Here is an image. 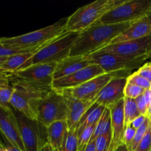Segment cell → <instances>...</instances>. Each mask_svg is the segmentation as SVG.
<instances>
[{
    "instance_id": "obj_1",
    "label": "cell",
    "mask_w": 151,
    "mask_h": 151,
    "mask_svg": "<svg viewBox=\"0 0 151 151\" xmlns=\"http://www.w3.org/2000/svg\"><path fill=\"white\" fill-rule=\"evenodd\" d=\"M131 22L101 24L95 23L79 33L69 56H87L109 45L112 40L128 29Z\"/></svg>"
},
{
    "instance_id": "obj_2",
    "label": "cell",
    "mask_w": 151,
    "mask_h": 151,
    "mask_svg": "<svg viewBox=\"0 0 151 151\" xmlns=\"http://www.w3.org/2000/svg\"><path fill=\"white\" fill-rule=\"evenodd\" d=\"M11 84L13 87L11 107L29 119L36 120L38 104L53 91L52 85L20 81H12Z\"/></svg>"
},
{
    "instance_id": "obj_3",
    "label": "cell",
    "mask_w": 151,
    "mask_h": 151,
    "mask_svg": "<svg viewBox=\"0 0 151 151\" xmlns=\"http://www.w3.org/2000/svg\"><path fill=\"white\" fill-rule=\"evenodd\" d=\"M125 0H97L78 8L67 18L66 31L81 32L97 23L106 13Z\"/></svg>"
},
{
    "instance_id": "obj_4",
    "label": "cell",
    "mask_w": 151,
    "mask_h": 151,
    "mask_svg": "<svg viewBox=\"0 0 151 151\" xmlns=\"http://www.w3.org/2000/svg\"><path fill=\"white\" fill-rule=\"evenodd\" d=\"M67 18H63L48 27L11 38H0V44L16 49L40 47L66 32Z\"/></svg>"
},
{
    "instance_id": "obj_5",
    "label": "cell",
    "mask_w": 151,
    "mask_h": 151,
    "mask_svg": "<svg viewBox=\"0 0 151 151\" xmlns=\"http://www.w3.org/2000/svg\"><path fill=\"white\" fill-rule=\"evenodd\" d=\"M79 33L78 32H66L48 42L37 51L19 70L38 63H58L68 57Z\"/></svg>"
},
{
    "instance_id": "obj_6",
    "label": "cell",
    "mask_w": 151,
    "mask_h": 151,
    "mask_svg": "<svg viewBox=\"0 0 151 151\" xmlns=\"http://www.w3.org/2000/svg\"><path fill=\"white\" fill-rule=\"evenodd\" d=\"M90 64L100 66L106 73H113L115 78H127L134 69H138L149 59L147 57L131 58L107 52H94L86 56Z\"/></svg>"
},
{
    "instance_id": "obj_7",
    "label": "cell",
    "mask_w": 151,
    "mask_h": 151,
    "mask_svg": "<svg viewBox=\"0 0 151 151\" xmlns=\"http://www.w3.org/2000/svg\"><path fill=\"white\" fill-rule=\"evenodd\" d=\"M151 10V0H125L108 12L97 23L101 24L132 22L147 16Z\"/></svg>"
},
{
    "instance_id": "obj_8",
    "label": "cell",
    "mask_w": 151,
    "mask_h": 151,
    "mask_svg": "<svg viewBox=\"0 0 151 151\" xmlns=\"http://www.w3.org/2000/svg\"><path fill=\"white\" fill-rule=\"evenodd\" d=\"M13 114L26 151H38L42 146L48 143L45 126L37 120L29 119L14 109Z\"/></svg>"
},
{
    "instance_id": "obj_9",
    "label": "cell",
    "mask_w": 151,
    "mask_h": 151,
    "mask_svg": "<svg viewBox=\"0 0 151 151\" xmlns=\"http://www.w3.org/2000/svg\"><path fill=\"white\" fill-rule=\"evenodd\" d=\"M67 112V100L53 89L47 97L40 101L36 120L47 128L53 122L66 120Z\"/></svg>"
},
{
    "instance_id": "obj_10",
    "label": "cell",
    "mask_w": 151,
    "mask_h": 151,
    "mask_svg": "<svg viewBox=\"0 0 151 151\" xmlns=\"http://www.w3.org/2000/svg\"><path fill=\"white\" fill-rule=\"evenodd\" d=\"M114 78H115L114 74L105 73L75 88L55 91L60 93L65 98L88 101L97 99L102 89Z\"/></svg>"
},
{
    "instance_id": "obj_11",
    "label": "cell",
    "mask_w": 151,
    "mask_h": 151,
    "mask_svg": "<svg viewBox=\"0 0 151 151\" xmlns=\"http://www.w3.org/2000/svg\"><path fill=\"white\" fill-rule=\"evenodd\" d=\"M97 52L111 53L125 57H147L150 59L151 57V36L134 41L109 44Z\"/></svg>"
},
{
    "instance_id": "obj_12",
    "label": "cell",
    "mask_w": 151,
    "mask_h": 151,
    "mask_svg": "<svg viewBox=\"0 0 151 151\" xmlns=\"http://www.w3.org/2000/svg\"><path fill=\"white\" fill-rule=\"evenodd\" d=\"M56 63L55 62L38 63L13 72L10 75L11 82L20 81L33 83L52 85L53 74Z\"/></svg>"
},
{
    "instance_id": "obj_13",
    "label": "cell",
    "mask_w": 151,
    "mask_h": 151,
    "mask_svg": "<svg viewBox=\"0 0 151 151\" xmlns=\"http://www.w3.org/2000/svg\"><path fill=\"white\" fill-rule=\"evenodd\" d=\"M105 73L106 72L100 66L91 64L69 76L54 80L52 88L56 91L75 88Z\"/></svg>"
},
{
    "instance_id": "obj_14",
    "label": "cell",
    "mask_w": 151,
    "mask_h": 151,
    "mask_svg": "<svg viewBox=\"0 0 151 151\" xmlns=\"http://www.w3.org/2000/svg\"><path fill=\"white\" fill-rule=\"evenodd\" d=\"M0 131L9 142L22 151H26L21 138L13 109L10 111L0 108Z\"/></svg>"
},
{
    "instance_id": "obj_15",
    "label": "cell",
    "mask_w": 151,
    "mask_h": 151,
    "mask_svg": "<svg viewBox=\"0 0 151 151\" xmlns=\"http://www.w3.org/2000/svg\"><path fill=\"white\" fill-rule=\"evenodd\" d=\"M127 83V78H114L97 96L96 103L106 108H111L119 100L124 99V89Z\"/></svg>"
},
{
    "instance_id": "obj_16",
    "label": "cell",
    "mask_w": 151,
    "mask_h": 151,
    "mask_svg": "<svg viewBox=\"0 0 151 151\" xmlns=\"http://www.w3.org/2000/svg\"><path fill=\"white\" fill-rule=\"evenodd\" d=\"M148 36H151V22L147 16L131 22L129 27L114 38L110 44L134 41Z\"/></svg>"
},
{
    "instance_id": "obj_17",
    "label": "cell",
    "mask_w": 151,
    "mask_h": 151,
    "mask_svg": "<svg viewBox=\"0 0 151 151\" xmlns=\"http://www.w3.org/2000/svg\"><path fill=\"white\" fill-rule=\"evenodd\" d=\"M124 99L114 105L109 110L111 117L112 140L110 147L114 150L117 145L122 143V137L125 131V114H124Z\"/></svg>"
},
{
    "instance_id": "obj_18",
    "label": "cell",
    "mask_w": 151,
    "mask_h": 151,
    "mask_svg": "<svg viewBox=\"0 0 151 151\" xmlns=\"http://www.w3.org/2000/svg\"><path fill=\"white\" fill-rule=\"evenodd\" d=\"M89 65L91 64L86 56H68L56 63L53 81L69 76Z\"/></svg>"
},
{
    "instance_id": "obj_19",
    "label": "cell",
    "mask_w": 151,
    "mask_h": 151,
    "mask_svg": "<svg viewBox=\"0 0 151 151\" xmlns=\"http://www.w3.org/2000/svg\"><path fill=\"white\" fill-rule=\"evenodd\" d=\"M68 112L66 116V123L68 129L71 131H75L86 113L90 109V108L96 103L97 99L88 101L75 100V99H67Z\"/></svg>"
},
{
    "instance_id": "obj_20",
    "label": "cell",
    "mask_w": 151,
    "mask_h": 151,
    "mask_svg": "<svg viewBox=\"0 0 151 151\" xmlns=\"http://www.w3.org/2000/svg\"><path fill=\"white\" fill-rule=\"evenodd\" d=\"M47 142L57 151L61 147L68 131V126L66 120L53 122L47 128Z\"/></svg>"
},
{
    "instance_id": "obj_21",
    "label": "cell",
    "mask_w": 151,
    "mask_h": 151,
    "mask_svg": "<svg viewBox=\"0 0 151 151\" xmlns=\"http://www.w3.org/2000/svg\"><path fill=\"white\" fill-rule=\"evenodd\" d=\"M39 50H33V51L28 52L20 53V54L8 57L7 60L0 66V70L10 74L17 72Z\"/></svg>"
},
{
    "instance_id": "obj_22",
    "label": "cell",
    "mask_w": 151,
    "mask_h": 151,
    "mask_svg": "<svg viewBox=\"0 0 151 151\" xmlns=\"http://www.w3.org/2000/svg\"><path fill=\"white\" fill-rule=\"evenodd\" d=\"M106 109V108L102 105L97 104L96 103H94L80 121L76 128L77 134L86 127L97 124V122L100 120V117L102 116Z\"/></svg>"
},
{
    "instance_id": "obj_23",
    "label": "cell",
    "mask_w": 151,
    "mask_h": 151,
    "mask_svg": "<svg viewBox=\"0 0 151 151\" xmlns=\"http://www.w3.org/2000/svg\"><path fill=\"white\" fill-rule=\"evenodd\" d=\"M111 132V111L109 109L106 108L103 112V115L100 117V120L97 122L96 125L95 131L91 139L95 140L97 137L102 135Z\"/></svg>"
},
{
    "instance_id": "obj_24",
    "label": "cell",
    "mask_w": 151,
    "mask_h": 151,
    "mask_svg": "<svg viewBox=\"0 0 151 151\" xmlns=\"http://www.w3.org/2000/svg\"><path fill=\"white\" fill-rule=\"evenodd\" d=\"M124 101H125V104H124L125 125L126 127L131 125V122L141 114L139 111L135 100L124 97Z\"/></svg>"
},
{
    "instance_id": "obj_25",
    "label": "cell",
    "mask_w": 151,
    "mask_h": 151,
    "mask_svg": "<svg viewBox=\"0 0 151 151\" xmlns=\"http://www.w3.org/2000/svg\"><path fill=\"white\" fill-rule=\"evenodd\" d=\"M59 151H79L78 150V136L76 130L71 131L68 129L64 141Z\"/></svg>"
},
{
    "instance_id": "obj_26",
    "label": "cell",
    "mask_w": 151,
    "mask_h": 151,
    "mask_svg": "<svg viewBox=\"0 0 151 151\" xmlns=\"http://www.w3.org/2000/svg\"><path fill=\"white\" fill-rule=\"evenodd\" d=\"M97 124L90 125L83 128L81 131L78 133V150L79 151L83 149L88 144L94 135Z\"/></svg>"
},
{
    "instance_id": "obj_27",
    "label": "cell",
    "mask_w": 151,
    "mask_h": 151,
    "mask_svg": "<svg viewBox=\"0 0 151 151\" xmlns=\"http://www.w3.org/2000/svg\"><path fill=\"white\" fill-rule=\"evenodd\" d=\"M13 93V86L0 88V108L10 111L13 109L10 106V100Z\"/></svg>"
},
{
    "instance_id": "obj_28",
    "label": "cell",
    "mask_w": 151,
    "mask_h": 151,
    "mask_svg": "<svg viewBox=\"0 0 151 151\" xmlns=\"http://www.w3.org/2000/svg\"><path fill=\"white\" fill-rule=\"evenodd\" d=\"M151 121L148 118H146L144 124L140 127L136 131V134H135V137H134V139H133L132 142H131V145L130 147H128L130 151H134L136 150V148L137 147V146L139 145L141 141L142 140L143 137H145V134L147 133V129H148L149 126H150V124Z\"/></svg>"
},
{
    "instance_id": "obj_29",
    "label": "cell",
    "mask_w": 151,
    "mask_h": 151,
    "mask_svg": "<svg viewBox=\"0 0 151 151\" xmlns=\"http://www.w3.org/2000/svg\"><path fill=\"white\" fill-rule=\"evenodd\" d=\"M48 43V42H47ZM45 44L41 45L40 47H34V48H29V49H16V48H10V47H7L2 46L0 44V57H6L8 58L10 56L20 54V53L28 52L33 51V50H39L41 47H44Z\"/></svg>"
},
{
    "instance_id": "obj_30",
    "label": "cell",
    "mask_w": 151,
    "mask_h": 151,
    "mask_svg": "<svg viewBox=\"0 0 151 151\" xmlns=\"http://www.w3.org/2000/svg\"><path fill=\"white\" fill-rule=\"evenodd\" d=\"M112 140V134L109 132L108 134L97 137L95 139L96 151H108L110 147Z\"/></svg>"
},
{
    "instance_id": "obj_31",
    "label": "cell",
    "mask_w": 151,
    "mask_h": 151,
    "mask_svg": "<svg viewBox=\"0 0 151 151\" xmlns=\"http://www.w3.org/2000/svg\"><path fill=\"white\" fill-rule=\"evenodd\" d=\"M127 83H132L134 85L139 86L143 89L147 90L150 89L151 83L149 82L145 78H142V76L139 75L136 72L131 73L129 76L127 78Z\"/></svg>"
},
{
    "instance_id": "obj_32",
    "label": "cell",
    "mask_w": 151,
    "mask_h": 151,
    "mask_svg": "<svg viewBox=\"0 0 151 151\" xmlns=\"http://www.w3.org/2000/svg\"><path fill=\"white\" fill-rule=\"evenodd\" d=\"M145 91V90L143 89L141 87L137 86L134 85L132 83H127L125 89H124V96H125V97L136 100L137 97L142 95Z\"/></svg>"
},
{
    "instance_id": "obj_33",
    "label": "cell",
    "mask_w": 151,
    "mask_h": 151,
    "mask_svg": "<svg viewBox=\"0 0 151 151\" xmlns=\"http://www.w3.org/2000/svg\"><path fill=\"white\" fill-rule=\"evenodd\" d=\"M134 151H151V122L147 133Z\"/></svg>"
},
{
    "instance_id": "obj_34",
    "label": "cell",
    "mask_w": 151,
    "mask_h": 151,
    "mask_svg": "<svg viewBox=\"0 0 151 151\" xmlns=\"http://www.w3.org/2000/svg\"><path fill=\"white\" fill-rule=\"evenodd\" d=\"M136 131L137 130L133 128L131 125L125 127L123 133V137H122V142L126 145L128 147H130L134 137H135Z\"/></svg>"
},
{
    "instance_id": "obj_35",
    "label": "cell",
    "mask_w": 151,
    "mask_h": 151,
    "mask_svg": "<svg viewBox=\"0 0 151 151\" xmlns=\"http://www.w3.org/2000/svg\"><path fill=\"white\" fill-rule=\"evenodd\" d=\"M136 72L151 83V61L144 63Z\"/></svg>"
},
{
    "instance_id": "obj_36",
    "label": "cell",
    "mask_w": 151,
    "mask_h": 151,
    "mask_svg": "<svg viewBox=\"0 0 151 151\" xmlns=\"http://www.w3.org/2000/svg\"><path fill=\"white\" fill-rule=\"evenodd\" d=\"M135 100L136 103H137V108H138L140 114L147 116L149 106L148 105H147V102H146L145 99L144 95L142 94V95L139 96V97H137Z\"/></svg>"
},
{
    "instance_id": "obj_37",
    "label": "cell",
    "mask_w": 151,
    "mask_h": 151,
    "mask_svg": "<svg viewBox=\"0 0 151 151\" xmlns=\"http://www.w3.org/2000/svg\"><path fill=\"white\" fill-rule=\"evenodd\" d=\"M10 75L11 74L0 70V88L8 87L12 85Z\"/></svg>"
},
{
    "instance_id": "obj_38",
    "label": "cell",
    "mask_w": 151,
    "mask_h": 151,
    "mask_svg": "<svg viewBox=\"0 0 151 151\" xmlns=\"http://www.w3.org/2000/svg\"><path fill=\"white\" fill-rule=\"evenodd\" d=\"M146 118H147V116H143V115H140V116H139L138 117L136 118V119L131 122V125L133 127V128H135L136 130H137L138 128H139L143 124H144Z\"/></svg>"
},
{
    "instance_id": "obj_39",
    "label": "cell",
    "mask_w": 151,
    "mask_h": 151,
    "mask_svg": "<svg viewBox=\"0 0 151 151\" xmlns=\"http://www.w3.org/2000/svg\"><path fill=\"white\" fill-rule=\"evenodd\" d=\"M80 151H96L95 140L91 139V141L88 142V144L83 149H82V150Z\"/></svg>"
},
{
    "instance_id": "obj_40",
    "label": "cell",
    "mask_w": 151,
    "mask_h": 151,
    "mask_svg": "<svg viewBox=\"0 0 151 151\" xmlns=\"http://www.w3.org/2000/svg\"><path fill=\"white\" fill-rule=\"evenodd\" d=\"M2 139H3V141H4V146H5L6 148H7L9 151H22L21 150H19V148L15 147V146H13V145L10 144V143L9 142L7 141L4 137H2Z\"/></svg>"
},
{
    "instance_id": "obj_41",
    "label": "cell",
    "mask_w": 151,
    "mask_h": 151,
    "mask_svg": "<svg viewBox=\"0 0 151 151\" xmlns=\"http://www.w3.org/2000/svg\"><path fill=\"white\" fill-rule=\"evenodd\" d=\"M113 151H130V150L129 149H128V146L122 142L121 143V144H119V145H117V147H116Z\"/></svg>"
},
{
    "instance_id": "obj_42",
    "label": "cell",
    "mask_w": 151,
    "mask_h": 151,
    "mask_svg": "<svg viewBox=\"0 0 151 151\" xmlns=\"http://www.w3.org/2000/svg\"><path fill=\"white\" fill-rule=\"evenodd\" d=\"M38 151H57L56 150H55L51 145H50L49 143H47V144L44 145V146L40 148V150Z\"/></svg>"
},
{
    "instance_id": "obj_43",
    "label": "cell",
    "mask_w": 151,
    "mask_h": 151,
    "mask_svg": "<svg viewBox=\"0 0 151 151\" xmlns=\"http://www.w3.org/2000/svg\"><path fill=\"white\" fill-rule=\"evenodd\" d=\"M8 58H6V57H0V66H1V65L3 64V63H4V62L7 60V59Z\"/></svg>"
},
{
    "instance_id": "obj_44",
    "label": "cell",
    "mask_w": 151,
    "mask_h": 151,
    "mask_svg": "<svg viewBox=\"0 0 151 151\" xmlns=\"http://www.w3.org/2000/svg\"><path fill=\"white\" fill-rule=\"evenodd\" d=\"M147 117L151 121V103L150 104V106H149V109H148V112H147Z\"/></svg>"
},
{
    "instance_id": "obj_45",
    "label": "cell",
    "mask_w": 151,
    "mask_h": 151,
    "mask_svg": "<svg viewBox=\"0 0 151 151\" xmlns=\"http://www.w3.org/2000/svg\"><path fill=\"white\" fill-rule=\"evenodd\" d=\"M0 151H9L7 148H6L5 146H4V145L3 144L2 142L0 145Z\"/></svg>"
},
{
    "instance_id": "obj_46",
    "label": "cell",
    "mask_w": 151,
    "mask_h": 151,
    "mask_svg": "<svg viewBox=\"0 0 151 151\" xmlns=\"http://www.w3.org/2000/svg\"><path fill=\"white\" fill-rule=\"evenodd\" d=\"M147 17H148V19H150V21L151 22V10L150 11V13H148V15H147Z\"/></svg>"
},
{
    "instance_id": "obj_47",
    "label": "cell",
    "mask_w": 151,
    "mask_h": 151,
    "mask_svg": "<svg viewBox=\"0 0 151 151\" xmlns=\"http://www.w3.org/2000/svg\"><path fill=\"white\" fill-rule=\"evenodd\" d=\"M150 92H151V84H150Z\"/></svg>"
},
{
    "instance_id": "obj_48",
    "label": "cell",
    "mask_w": 151,
    "mask_h": 151,
    "mask_svg": "<svg viewBox=\"0 0 151 151\" xmlns=\"http://www.w3.org/2000/svg\"><path fill=\"white\" fill-rule=\"evenodd\" d=\"M1 141H0V145H1Z\"/></svg>"
},
{
    "instance_id": "obj_49",
    "label": "cell",
    "mask_w": 151,
    "mask_h": 151,
    "mask_svg": "<svg viewBox=\"0 0 151 151\" xmlns=\"http://www.w3.org/2000/svg\"><path fill=\"white\" fill-rule=\"evenodd\" d=\"M150 61H151V57L150 58Z\"/></svg>"
}]
</instances>
